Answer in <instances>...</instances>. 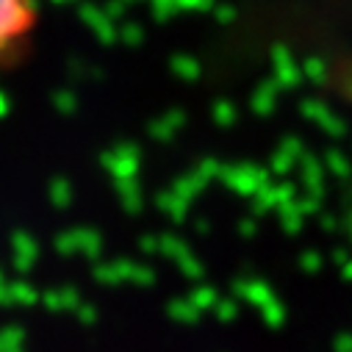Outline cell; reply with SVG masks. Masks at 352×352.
<instances>
[{
    "label": "cell",
    "mask_w": 352,
    "mask_h": 352,
    "mask_svg": "<svg viewBox=\"0 0 352 352\" xmlns=\"http://www.w3.org/2000/svg\"><path fill=\"white\" fill-rule=\"evenodd\" d=\"M42 25V0H0V67L20 58Z\"/></svg>",
    "instance_id": "1"
}]
</instances>
